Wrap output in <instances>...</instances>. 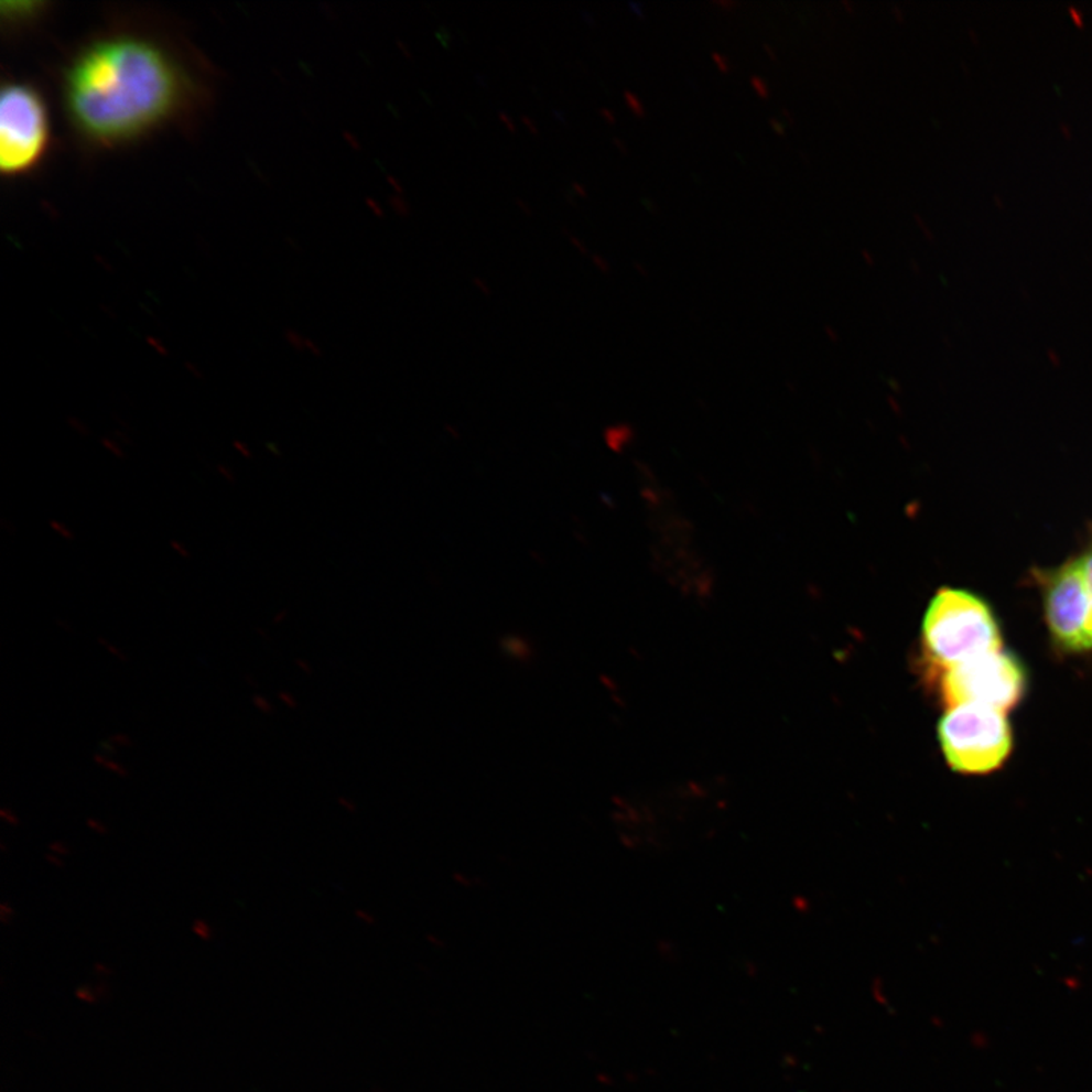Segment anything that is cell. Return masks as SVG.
Listing matches in <instances>:
<instances>
[{
  "label": "cell",
  "mask_w": 1092,
  "mask_h": 1092,
  "mask_svg": "<svg viewBox=\"0 0 1092 1092\" xmlns=\"http://www.w3.org/2000/svg\"><path fill=\"white\" fill-rule=\"evenodd\" d=\"M599 115H602L604 117V119L607 120L608 123H610V125H615L616 123V117H615L614 112H612L610 110H607V108H602V110H599Z\"/></svg>",
  "instance_id": "obj_40"
},
{
  "label": "cell",
  "mask_w": 1092,
  "mask_h": 1092,
  "mask_svg": "<svg viewBox=\"0 0 1092 1092\" xmlns=\"http://www.w3.org/2000/svg\"><path fill=\"white\" fill-rule=\"evenodd\" d=\"M1031 574L1041 591L1044 616L1055 644L1063 651L1092 650V595L1078 559Z\"/></svg>",
  "instance_id": "obj_5"
},
{
  "label": "cell",
  "mask_w": 1092,
  "mask_h": 1092,
  "mask_svg": "<svg viewBox=\"0 0 1092 1092\" xmlns=\"http://www.w3.org/2000/svg\"><path fill=\"white\" fill-rule=\"evenodd\" d=\"M436 37H437L439 42L442 43V46L443 47H448L450 46V43H451V32H450L448 28H446V26L439 28V31L436 32Z\"/></svg>",
  "instance_id": "obj_27"
},
{
  "label": "cell",
  "mask_w": 1092,
  "mask_h": 1092,
  "mask_svg": "<svg viewBox=\"0 0 1092 1092\" xmlns=\"http://www.w3.org/2000/svg\"><path fill=\"white\" fill-rule=\"evenodd\" d=\"M783 115L789 123H793V116L789 112L788 108H783Z\"/></svg>",
  "instance_id": "obj_52"
},
{
  "label": "cell",
  "mask_w": 1092,
  "mask_h": 1092,
  "mask_svg": "<svg viewBox=\"0 0 1092 1092\" xmlns=\"http://www.w3.org/2000/svg\"><path fill=\"white\" fill-rule=\"evenodd\" d=\"M1075 559H1078L1080 571H1082L1088 590H1090L1092 595V533L1090 534V539H1088L1086 547L1083 548L1082 553Z\"/></svg>",
  "instance_id": "obj_7"
},
{
  "label": "cell",
  "mask_w": 1092,
  "mask_h": 1092,
  "mask_svg": "<svg viewBox=\"0 0 1092 1092\" xmlns=\"http://www.w3.org/2000/svg\"><path fill=\"white\" fill-rule=\"evenodd\" d=\"M1026 684L1023 664L1003 650L939 672V695L949 709L974 704L1006 713L1021 701Z\"/></svg>",
  "instance_id": "obj_4"
},
{
  "label": "cell",
  "mask_w": 1092,
  "mask_h": 1092,
  "mask_svg": "<svg viewBox=\"0 0 1092 1092\" xmlns=\"http://www.w3.org/2000/svg\"><path fill=\"white\" fill-rule=\"evenodd\" d=\"M280 699L283 700L289 707H295L296 701L293 696L285 694V692H280Z\"/></svg>",
  "instance_id": "obj_43"
},
{
  "label": "cell",
  "mask_w": 1092,
  "mask_h": 1092,
  "mask_svg": "<svg viewBox=\"0 0 1092 1092\" xmlns=\"http://www.w3.org/2000/svg\"><path fill=\"white\" fill-rule=\"evenodd\" d=\"M375 163H377V164H378V166H380V169H381V172H386V167H385V166H382V164L380 163V161H378V160H375Z\"/></svg>",
  "instance_id": "obj_56"
},
{
  "label": "cell",
  "mask_w": 1092,
  "mask_h": 1092,
  "mask_svg": "<svg viewBox=\"0 0 1092 1092\" xmlns=\"http://www.w3.org/2000/svg\"><path fill=\"white\" fill-rule=\"evenodd\" d=\"M50 144V116L42 96L26 84H8L0 98V169L19 176L32 171Z\"/></svg>",
  "instance_id": "obj_6"
},
{
  "label": "cell",
  "mask_w": 1092,
  "mask_h": 1092,
  "mask_svg": "<svg viewBox=\"0 0 1092 1092\" xmlns=\"http://www.w3.org/2000/svg\"><path fill=\"white\" fill-rule=\"evenodd\" d=\"M713 6L725 8V10H732V8L739 7V3L735 0H713Z\"/></svg>",
  "instance_id": "obj_29"
},
{
  "label": "cell",
  "mask_w": 1092,
  "mask_h": 1092,
  "mask_svg": "<svg viewBox=\"0 0 1092 1092\" xmlns=\"http://www.w3.org/2000/svg\"><path fill=\"white\" fill-rule=\"evenodd\" d=\"M64 105L80 137L98 147L132 142L181 116L191 76L159 40L107 35L76 54L64 75Z\"/></svg>",
  "instance_id": "obj_1"
},
{
  "label": "cell",
  "mask_w": 1092,
  "mask_h": 1092,
  "mask_svg": "<svg viewBox=\"0 0 1092 1092\" xmlns=\"http://www.w3.org/2000/svg\"><path fill=\"white\" fill-rule=\"evenodd\" d=\"M193 932H195L197 937L205 939V941H209L213 934L207 922L203 920L195 921V925H193Z\"/></svg>",
  "instance_id": "obj_17"
},
{
  "label": "cell",
  "mask_w": 1092,
  "mask_h": 1092,
  "mask_svg": "<svg viewBox=\"0 0 1092 1092\" xmlns=\"http://www.w3.org/2000/svg\"><path fill=\"white\" fill-rule=\"evenodd\" d=\"M387 107L390 108V111H392L393 115L398 117V119H399V117H401V115H399L398 108L397 107H393L392 104H387Z\"/></svg>",
  "instance_id": "obj_54"
},
{
  "label": "cell",
  "mask_w": 1092,
  "mask_h": 1092,
  "mask_svg": "<svg viewBox=\"0 0 1092 1092\" xmlns=\"http://www.w3.org/2000/svg\"><path fill=\"white\" fill-rule=\"evenodd\" d=\"M187 369L191 370V372L193 375H195V378H197V380H203V378H204L203 377V372H201V370L197 369L196 366H193V365H191V363H188Z\"/></svg>",
  "instance_id": "obj_47"
},
{
  "label": "cell",
  "mask_w": 1092,
  "mask_h": 1092,
  "mask_svg": "<svg viewBox=\"0 0 1092 1092\" xmlns=\"http://www.w3.org/2000/svg\"><path fill=\"white\" fill-rule=\"evenodd\" d=\"M764 50L765 52H767L769 58H771L772 62H777V54L776 52H774L771 44L765 43Z\"/></svg>",
  "instance_id": "obj_45"
},
{
  "label": "cell",
  "mask_w": 1092,
  "mask_h": 1092,
  "mask_svg": "<svg viewBox=\"0 0 1092 1092\" xmlns=\"http://www.w3.org/2000/svg\"><path fill=\"white\" fill-rule=\"evenodd\" d=\"M44 861H46L47 864L55 866V868H64L63 857L56 856L54 853L44 854Z\"/></svg>",
  "instance_id": "obj_28"
},
{
  "label": "cell",
  "mask_w": 1092,
  "mask_h": 1092,
  "mask_svg": "<svg viewBox=\"0 0 1092 1092\" xmlns=\"http://www.w3.org/2000/svg\"><path fill=\"white\" fill-rule=\"evenodd\" d=\"M570 241L572 245L575 246V248L579 249L580 252L583 253V256H587V253H590V251H587L586 245H584L582 240H579L577 237L570 236Z\"/></svg>",
  "instance_id": "obj_33"
},
{
  "label": "cell",
  "mask_w": 1092,
  "mask_h": 1092,
  "mask_svg": "<svg viewBox=\"0 0 1092 1092\" xmlns=\"http://www.w3.org/2000/svg\"><path fill=\"white\" fill-rule=\"evenodd\" d=\"M93 760H95V764H98L100 768L107 769V771L115 772L117 774V776L120 777L129 776V771L127 768L123 767V765L117 764V761L112 759H108L107 756L99 755V753L98 755L93 756Z\"/></svg>",
  "instance_id": "obj_8"
},
{
  "label": "cell",
  "mask_w": 1092,
  "mask_h": 1092,
  "mask_svg": "<svg viewBox=\"0 0 1092 1092\" xmlns=\"http://www.w3.org/2000/svg\"><path fill=\"white\" fill-rule=\"evenodd\" d=\"M252 703L253 706H256L257 711L264 713V715H272V713L275 712V707H273V704L270 703V701L266 699V696L263 695H258V694L253 695Z\"/></svg>",
  "instance_id": "obj_15"
},
{
  "label": "cell",
  "mask_w": 1092,
  "mask_h": 1092,
  "mask_svg": "<svg viewBox=\"0 0 1092 1092\" xmlns=\"http://www.w3.org/2000/svg\"><path fill=\"white\" fill-rule=\"evenodd\" d=\"M110 740L112 744L122 745V747H132L134 745V740L128 735H125V733H116L115 736L110 737Z\"/></svg>",
  "instance_id": "obj_22"
},
{
  "label": "cell",
  "mask_w": 1092,
  "mask_h": 1092,
  "mask_svg": "<svg viewBox=\"0 0 1092 1092\" xmlns=\"http://www.w3.org/2000/svg\"><path fill=\"white\" fill-rule=\"evenodd\" d=\"M800 155L803 156V160L806 161V163H809V156L808 155H806V154H800Z\"/></svg>",
  "instance_id": "obj_57"
},
{
  "label": "cell",
  "mask_w": 1092,
  "mask_h": 1092,
  "mask_svg": "<svg viewBox=\"0 0 1092 1092\" xmlns=\"http://www.w3.org/2000/svg\"><path fill=\"white\" fill-rule=\"evenodd\" d=\"M98 640L99 644L102 645L105 650L110 652L111 656H115L117 660H120V662H128L127 655H125V652L120 650V648H117L115 644L108 642V640L104 638H99Z\"/></svg>",
  "instance_id": "obj_16"
},
{
  "label": "cell",
  "mask_w": 1092,
  "mask_h": 1092,
  "mask_svg": "<svg viewBox=\"0 0 1092 1092\" xmlns=\"http://www.w3.org/2000/svg\"><path fill=\"white\" fill-rule=\"evenodd\" d=\"M769 125H771V128L774 129V132H776V134H779L780 137L786 136L785 128L781 127L779 120L774 119V117H771V119H769Z\"/></svg>",
  "instance_id": "obj_35"
},
{
  "label": "cell",
  "mask_w": 1092,
  "mask_h": 1092,
  "mask_svg": "<svg viewBox=\"0 0 1092 1092\" xmlns=\"http://www.w3.org/2000/svg\"><path fill=\"white\" fill-rule=\"evenodd\" d=\"M498 116L499 119H501V122H504V125H506V127L509 128L511 132H516L513 120H511L510 117L506 115V112L499 111Z\"/></svg>",
  "instance_id": "obj_36"
},
{
  "label": "cell",
  "mask_w": 1092,
  "mask_h": 1092,
  "mask_svg": "<svg viewBox=\"0 0 1092 1092\" xmlns=\"http://www.w3.org/2000/svg\"><path fill=\"white\" fill-rule=\"evenodd\" d=\"M624 100H626L627 107L630 108L633 115L639 117V119L647 117V110H645L644 104L640 102V99L635 93L624 91Z\"/></svg>",
  "instance_id": "obj_9"
},
{
  "label": "cell",
  "mask_w": 1092,
  "mask_h": 1092,
  "mask_svg": "<svg viewBox=\"0 0 1092 1092\" xmlns=\"http://www.w3.org/2000/svg\"><path fill=\"white\" fill-rule=\"evenodd\" d=\"M217 473L220 474L221 478L227 479L228 483L237 482L236 474H234L231 467H228L227 465H221V463H219V465H217Z\"/></svg>",
  "instance_id": "obj_23"
},
{
  "label": "cell",
  "mask_w": 1092,
  "mask_h": 1092,
  "mask_svg": "<svg viewBox=\"0 0 1092 1092\" xmlns=\"http://www.w3.org/2000/svg\"><path fill=\"white\" fill-rule=\"evenodd\" d=\"M389 204L392 205V208L394 209V212L398 213L399 216L410 217L413 215L412 207H410V205L407 204L404 199H402V196H397V195L390 196Z\"/></svg>",
  "instance_id": "obj_13"
},
{
  "label": "cell",
  "mask_w": 1092,
  "mask_h": 1092,
  "mask_svg": "<svg viewBox=\"0 0 1092 1092\" xmlns=\"http://www.w3.org/2000/svg\"><path fill=\"white\" fill-rule=\"evenodd\" d=\"M67 425L68 429L74 430L76 434H79V436L90 437L91 434L90 426H88L86 422L83 421V419L76 417H68Z\"/></svg>",
  "instance_id": "obj_12"
},
{
  "label": "cell",
  "mask_w": 1092,
  "mask_h": 1092,
  "mask_svg": "<svg viewBox=\"0 0 1092 1092\" xmlns=\"http://www.w3.org/2000/svg\"><path fill=\"white\" fill-rule=\"evenodd\" d=\"M633 266H635V269L638 270V272L640 273V275H642L645 278H648V275H650V273H648V270L645 269V266L638 263V261H635V263H633Z\"/></svg>",
  "instance_id": "obj_48"
},
{
  "label": "cell",
  "mask_w": 1092,
  "mask_h": 1092,
  "mask_svg": "<svg viewBox=\"0 0 1092 1092\" xmlns=\"http://www.w3.org/2000/svg\"><path fill=\"white\" fill-rule=\"evenodd\" d=\"M712 60L713 62H715L716 67H718L720 71L723 72V74H731L732 64L731 62H728V58H725V56L718 54V52H713Z\"/></svg>",
  "instance_id": "obj_19"
},
{
  "label": "cell",
  "mask_w": 1092,
  "mask_h": 1092,
  "mask_svg": "<svg viewBox=\"0 0 1092 1092\" xmlns=\"http://www.w3.org/2000/svg\"><path fill=\"white\" fill-rule=\"evenodd\" d=\"M614 143L615 147L619 149L620 154L627 155L628 152H630V149H628L627 144L624 143V140L618 139V137H615Z\"/></svg>",
  "instance_id": "obj_39"
},
{
  "label": "cell",
  "mask_w": 1092,
  "mask_h": 1092,
  "mask_svg": "<svg viewBox=\"0 0 1092 1092\" xmlns=\"http://www.w3.org/2000/svg\"><path fill=\"white\" fill-rule=\"evenodd\" d=\"M50 527L52 531H55V533L58 534L60 538H63L64 540L75 539L74 531H72L71 528H68L64 522L55 521V519H52V521H50Z\"/></svg>",
  "instance_id": "obj_14"
},
{
  "label": "cell",
  "mask_w": 1092,
  "mask_h": 1092,
  "mask_svg": "<svg viewBox=\"0 0 1092 1092\" xmlns=\"http://www.w3.org/2000/svg\"><path fill=\"white\" fill-rule=\"evenodd\" d=\"M938 735L950 767L962 774L993 772L1013 749L1005 712L974 704L950 707L939 723Z\"/></svg>",
  "instance_id": "obj_3"
},
{
  "label": "cell",
  "mask_w": 1092,
  "mask_h": 1092,
  "mask_svg": "<svg viewBox=\"0 0 1092 1092\" xmlns=\"http://www.w3.org/2000/svg\"><path fill=\"white\" fill-rule=\"evenodd\" d=\"M87 825L88 829L93 830V832L99 833V835H108V832H110V829H108L102 821L95 820V818H88Z\"/></svg>",
  "instance_id": "obj_21"
},
{
  "label": "cell",
  "mask_w": 1092,
  "mask_h": 1092,
  "mask_svg": "<svg viewBox=\"0 0 1092 1092\" xmlns=\"http://www.w3.org/2000/svg\"><path fill=\"white\" fill-rule=\"evenodd\" d=\"M842 6L845 7V10H847L850 14H854V6L852 2H848V0H844V2H842Z\"/></svg>",
  "instance_id": "obj_49"
},
{
  "label": "cell",
  "mask_w": 1092,
  "mask_h": 1092,
  "mask_svg": "<svg viewBox=\"0 0 1092 1092\" xmlns=\"http://www.w3.org/2000/svg\"><path fill=\"white\" fill-rule=\"evenodd\" d=\"M366 203H368L369 207L372 208V212L375 213V215H377L378 217H385V212H382V208H381V205L380 204L375 203V201L374 199H370V197H368V199H366Z\"/></svg>",
  "instance_id": "obj_37"
},
{
  "label": "cell",
  "mask_w": 1092,
  "mask_h": 1092,
  "mask_svg": "<svg viewBox=\"0 0 1092 1092\" xmlns=\"http://www.w3.org/2000/svg\"><path fill=\"white\" fill-rule=\"evenodd\" d=\"M0 817H2V820L6 821L8 825H13V828H19L20 823H22L18 817V813L8 808L0 810Z\"/></svg>",
  "instance_id": "obj_18"
},
{
  "label": "cell",
  "mask_w": 1092,
  "mask_h": 1092,
  "mask_svg": "<svg viewBox=\"0 0 1092 1092\" xmlns=\"http://www.w3.org/2000/svg\"><path fill=\"white\" fill-rule=\"evenodd\" d=\"M592 261H594L596 268L602 270L603 273H610V264H608L606 258H603L599 253H594V256H592Z\"/></svg>",
  "instance_id": "obj_24"
},
{
  "label": "cell",
  "mask_w": 1092,
  "mask_h": 1092,
  "mask_svg": "<svg viewBox=\"0 0 1092 1092\" xmlns=\"http://www.w3.org/2000/svg\"><path fill=\"white\" fill-rule=\"evenodd\" d=\"M893 11H894V14H896V18H897V19H900V22H902V14H901V10H900V8H898V7H893Z\"/></svg>",
  "instance_id": "obj_53"
},
{
  "label": "cell",
  "mask_w": 1092,
  "mask_h": 1092,
  "mask_svg": "<svg viewBox=\"0 0 1092 1092\" xmlns=\"http://www.w3.org/2000/svg\"><path fill=\"white\" fill-rule=\"evenodd\" d=\"M171 547L172 550L175 551L176 554H180L183 559H188L192 555L191 551L187 550V547H185L183 542H179V540H172Z\"/></svg>",
  "instance_id": "obj_25"
},
{
  "label": "cell",
  "mask_w": 1092,
  "mask_h": 1092,
  "mask_svg": "<svg viewBox=\"0 0 1092 1092\" xmlns=\"http://www.w3.org/2000/svg\"><path fill=\"white\" fill-rule=\"evenodd\" d=\"M749 84H752L753 90L757 93L760 99L767 100L771 96L767 80L761 79L760 76H752Z\"/></svg>",
  "instance_id": "obj_10"
},
{
  "label": "cell",
  "mask_w": 1092,
  "mask_h": 1092,
  "mask_svg": "<svg viewBox=\"0 0 1092 1092\" xmlns=\"http://www.w3.org/2000/svg\"><path fill=\"white\" fill-rule=\"evenodd\" d=\"M397 44H398L399 50H401L402 52H404V55L407 56V58L414 60L413 52L409 50V46H407V44L404 42H401V40H398Z\"/></svg>",
  "instance_id": "obj_41"
},
{
  "label": "cell",
  "mask_w": 1092,
  "mask_h": 1092,
  "mask_svg": "<svg viewBox=\"0 0 1092 1092\" xmlns=\"http://www.w3.org/2000/svg\"><path fill=\"white\" fill-rule=\"evenodd\" d=\"M233 445H234V450H236L237 453H239L240 455H244L245 458L252 457V451L251 448H249L248 443L241 441H234Z\"/></svg>",
  "instance_id": "obj_26"
},
{
  "label": "cell",
  "mask_w": 1092,
  "mask_h": 1092,
  "mask_svg": "<svg viewBox=\"0 0 1092 1092\" xmlns=\"http://www.w3.org/2000/svg\"><path fill=\"white\" fill-rule=\"evenodd\" d=\"M285 616H288V610L277 612L275 616H273V624L283 623Z\"/></svg>",
  "instance_id": "obj_46"
},
{
  "label": "cell",
  "mask_w": 1092,
  "mask_h": 1092,
  "mask_svg": "<svg viewBox=\"0 0 1092 1092\" xmlns=\"http://www.w3.org/2000/svg\"><path fill=\"white\" fill-rule=\"evenodd\" d=\"M630 8L636 11V14H638L639 18H644L642 7L636 6V3H630Z\"/></svg>",
  "instance_id": "obj_50"
},
{
  "label": "cell",
  "mask_w": 1092,
  "mask_h": 1092,
  "mask_svg": "<svg viewBox=\"0 0 1092 1092\" xmlns=\"http://www.w3.org/2000/svg\"><path fill=\"white\" fill-rule=\"evenodd\" d=\"M572 188H574V192L577 193L580 197H587V191L586 188L583 187L582 184L572 183Z\"/></svg>",
  "instance_id": "obj_44"
},
{
  "label": "cell",
  "mask_w": 1092,
  "mask_h": 1092,
  "mask_svg": "<svg viewBox=\"0 0 1092 1092\" xmlns=\"http://www.w3.org/2000/svg\"><path fill=\"white\" fill-rule=\"evenodd\" d=\"M474 284L477 285V288L482 290V292L485 293V295L487 296L491 295V290L489 288V284H487L485 280H482V278L475 277Z\"/></svg>",
  "instance_id": "obj_30"
},
{
  "label": "cell",
  "mask_w": 1092,
  "mask_h": 1092,
  "mask_svg": "<svg viewBox=\"0 0 1092 1092\" xmlns=\"http://www.w3.org/2000/svg\"><path fill=\"white\" fill-rule=\"evenodd\" d=\"M516 204H518V207L521 208L527 216L534 215V209L531 208L530 205L526 203V201H522L521 197H516Z\"/></svg>",
  "instance_id": "obj_32"
},
{
  "label": "cell",
  "mask_w": 1092,
  "mask_h": 1092,
  "mask_svg": "<svg viewBox=\"0 0 1092 1092\" xmlns=\"http://www.w3.org/2000/svg\"><path fill=\"white\" fill-rule=\"evenodd\" d=\"M861 253H862V258H864V260L866 261V264L868 266L876 264V260H874L873 253L869 252L868 249H862Z\"/></svg>",
  "instance_id": "obj_42"
},
{
  "label": "cell",
  "mask_w": 1092,
  "mask_h": 1092,
  "mask_svg": "<svg viewBox=\"0 0 1092 1092\" xmlns=\"http://www.w3.org/2000/svg\"><path fill=\"white\" fill-rule=\"evenodd\" d=\"M102 445L104 448L107 450L108 453H110L111 455H115L116 458H122V461L127 458V453H125L122 443L117 442L116 439L104 437Z\"/></svg>",
  "instance_id": "obj_11"
},
{
  "label": "cell",
  "mask_w": 1092,
  "mask_h": 1092,
  "mask_svg": "<svg viewBox=\"0 0 1092 1092\" xmlns=\"http://www.w3.org/2000/svg\"><path fill=\"white\" fill-rule=\"evenodd\" d=\"M51 853L56 854V856L64 857L71 854V847L63 841H54L50 844Z\"/></svg>",
  "instance_id": "obj_20"
},
{
  "label": "cell",
  "mask_w": 1092,
  "mask_h": 1092,
  "mask_svg": "<svg viewBox=\"0 0 1092 1092\" xmlns=\"http://www.w3.org/2000/svg\"><path fill=\"white\" fill-rule=\"evenodd\" d=\"M522 123L530 129L531 134L539 136V128L536 127V123L530 119V117L522 116Z\"/></svg>",
  "instance_id": "obj_34"
},
{
  "label": "cell",
  "mask_w": 1092,
  "mask_h": 1092,
  "mask_svg": "<svg viewBox=\"0 0 1092 1092\" xmlns=\"http://www.w3.org/2000/svg\"><path fill=\"white\" fill-rule=\"evenodd\" d=\"M1003 650L993 608L969 591L942 587L922 620V652L939 672Z\"/></svg>",
  "instance_id": "obj_2"
},
{
  "label": "cell",
  "mask_w": 1092,
  "mask_h": 1092,
  "mask_svg": "<svg viewBox=\"0 0 1092 1092\" xmlns=\"http://www.w3.org/2000/svg\"><path fill=\"white\" fill-rule=\"evenodd\" d=\"M387 181H389V184L392 185L394 191H397L398 195H404V187H402L398 180H394L393 176L389 175L387 176Z\"/></svg>",
  "instance_id": "obj_38"
},
{
  "label": "cell",
  "mask_w": 1092,
  "mask_h": 1092,
  "mask_svg": "<svg viewBox=\"0 0 1092 1092\" xmlns=\"http://www.w3.org/2000/svg\"><path fill=\"white\" fill-rule=\"evenodd\" d=\"M0 909H2V912H0V913H2V921L6 922V925H8V921H10V920H8V917H14V910L11 909L10 906H8V902L7 901L6 902H2V906H0Z\"/></svg>",
  "instance_id": "obj_31"
},
{
  "label": "cell",
  "mask_w": 1092,
  "mask_h": 1092,
  "mask_svg": "<svg viewBox=\"0 0 1092 1092\" xmlns=\"http://www.w3.org/2000/svg\"><path fill=\"white\" fill-rule=\"evenodd\" d=\"M566 199H567V203H571L572 205H574V207H577V203H575V199H574V193L567 192L566 193Z\"/></svg>",
  "instance_id": "obj_51"
},
{
  "label": "cell",
  "mask_w": 1092,
  "mask_h": 1092,
  "mask_svg": "<svg viewBox=\"0 0 1092 1092\" xmlns=\"http://www.w3.org/2000/svg\"><path fill=\"white\" fill-rule=\"evenodd\" d=\"M554 116L558 117V119L562 120L563 123L567 125L565 117H563L562 115H560V112L554 111Z\"/></svg>",
  "instance_id": "obj_55"
}]
</instances>
